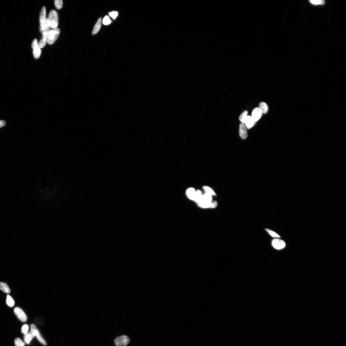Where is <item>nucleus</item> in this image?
<instances>
[{
	"label": "nucleus",
	"mask_w": 346,
	"mask_h": 346,
	"mask_svg": "<svg viewBox=\"0 0 346 346\" xmlns=\"http://www.w3.org/2000/svg\"><path fill=\"white\" fill-rule=\"evenodd\" d=\"M40 30L42 33L44 32H48L50 30V27L46 18V9L45 6H43L41 9L40 15Z\"/></svg>",
	"instance_id": "nucleus-1"
},
{
	"label": "nucleus",
	"mask_w": 346,
	"mask_h": 346,
	"mask_svg": "<svg viewBox=\"0 0 346 346\" xmlns=\"http://www.w3.org/2000/svg\"><path fill=\"white\" fill-rule=\"evenodd\" d=\"M47 19L48 25L51 28H57L58 24V18L57 13L55 10H51Z\"/></svg>",
	"instance_id": "nucleus-2"
},
{
	"label": "nucleus",
	"mask_w": 346,
	"mask_h": 346,
	"mask_svg": "<svg viewBox=\"0 0 346 346\" xmlns=\"http://www.w3.org/2000/svg\"><path fill=\"white\" fill-rule=\"evenodd\" d=\"M60 33L58 28L53 29L48 31L47 36V42L50 45L53 44L57 39Z\"/></svg>",
	"instance_id": "nucleus-3"
},
{
	"label": "nucleus",
	"mask_w": 346,
	"mask_h": 346,
	"mask_svg": "<svg viewBox=\"0 0 346 346\" xmlns=\"http://www.w3.org/2000/svg\"><path fill=\"white\" fill-rule=\"evenodd\" d=\"M130 342L129 338L125 335L118 337L114 340L116 346H126Z\"/></svg>",
	"instance_id": "nucleus-4"
},
{
	"label": "nucleus",
	"mask_w": 346,
	"mask_h": 346,
	"mask_svg": "<svg viewBox=\"0 0 346 346\" xmlns=\"http://www.w3.org/2000/svg\"><path fill=\"white\" fill-rule=\"evenodd\" d=\"M32 47L33 50V57L36 59H37L40 56L41 50L38 44V43L36 39H35L33 40L32 44Z\"/></svg>",
	"instance_id": "nucleus-5"
},
{
	"label": "nucleus",
	"mask_w": 346,
	"mask_h": 346,
	"mask_svg": "<svg viewBox=\"0 0 346 346\" xmlns=\"http://www.w3.org/2000/svg\"><path fill=\"white\" fill-rule=\"evenodd\" d=\"M14 312L16 316L18 319L23 322H26L27 319L26 314L20 308L16 307L14 310Z\"/></svg>",
	"instance_id": "nucleus-6"
},
{
	"label": "nucleus",
	"mask_w": 346,
	"mask_h": 346,
	"mask_svg": "<svg viewBox=\"0 0 346 346\" xmlns=\"http://www.w3.org/2000/svg\"><path fill=\"white\" fill-rule=\"evenodd\" d=\"M262 114L260 109L259 108H256L252 111L251 117L254 122L256 123L261 118Z\"/></svg>",
	"instance_id": "nucleus-7"
},
{
	"label": "nucleus",
	"mask_w": 346,
	"mask_h": 346,
	"mask_svg": "<svg viewBox=\"0 0 346 346\" xmlns=\"http://www.w3.org/2000/svg\"><path fill=\"white\" fill-rule=\"evenodd\" d=\"M272 245L277 250H280L285 247L286 244L284 241L281 240L275 239L272 241Z\"/></svg>",
	"instance_id": "nucleus-8"
},
{
	"label": "nucleus",
	"mask_w": 346,
	"mask_h": 346,
	"mask_svg": "<svg viewBox=\"0 0 346 346\" xmlns=\"http://www.w3.org/2000/svg\"><path fill=\"white\" fill-rule=\"evenodd\" d=\"M198 205L199 207L203 208H215L217 206L218 203L216 201L201 202L198 203Z\"/></svg>",
	"instance_id": "nucleus-9"
},
{
	"label": "nucleus",
	"mask_w": 346,
	"mask_h": 346,
	"mask_svg": "<svg viewBox=\"0 0 346 346\" xmlns=\"http://www.w3.org/2000/svg\"><path fill=\"white\" fill-rule=\"evenodd\" d=\"M239 132L240 136L242 139H246L248 136L247 132V128L244 124H240Z\"/></svg>",
	"instance_id": "nucleus-10"
},
{
	"label": "nucleus",
	"mask_w": 346,
	"mask_h": 346,
	"mask_svg": "<svg viewBox=\"0 0 346 346\" xmlns=\"http://www.w3.org/2000/svg\"><path fill=\"white\" fill-rule=\"evenodd\" d=\"M255 123H256L252 119L251 116H247L244 124L247 129H250L255 125Z\"/></svg>",
	"instance_id": "nucleus-11"
},
{
	"label": "nucleus",
	"mask_w": 346,
	"mask_h": 346,
	"mask_svg": "<svg viewBox=\"0 0 346 346\" xmlns=\"http://www.w3.org/2000/svg\"><path fill=\"white\" fill-rule=\"evenodd\" d=\"M102 25V19L100 17L96 22L92 31V34L94 35L97 33L100 30Z\"/></svg>",
	"instance_id": "nucleus-12"
},
{
	"label": "nucleus",
	"mask_w": 346,
	"mask_h": 346,
	"mask_svg": "<svg viewBox=\"0 0 346 346\" xmlns=\"http://www.w3.org/2000/svg\"><path fill=\"white\" fill-rule=\"evenodd\" d=\"M196 191L194 188H190L186 190V194L190 199L194 201Z\"/></svg>",
	"instance_id": "nucleus-13"
},
{
	"label": "nucleus",
	"mask_w": 346,
	"mask_h": 346,
	"mask_svg": "<svg viewBox=\"0 0 346 346\" xmlns=\"http://www.w3.org/2000/svg\"><path fill=\"white\" fill-rule=\"evenodd\" d=\"M47 32H44L42 33V39L39 43V46L40 48H44L46 45L47 42Z\"/></svg>",
	"instance_id": "nucleus-14"
},
{
	"label": "nucleus",
	"mask_w": 346,
	"mask_h": 346,
	"mask_svg": "<svg viewBox=\"0 0 346 346\" xmlns=\"http://www.w3.org/2000/svg\"><path fill=\"white\" fill-rule=\"evenodd\" d=\"M0 290L6 294H9L11 290L6 284L3 282H0Z\"/></svg>",
	"instance_id": "nucleus-15"
},
{
	"label": "nucleus",
	"mask_w": 346,
	"mask_h": 346,
	"mask_svg": "<svg viewBox=\"0 0 346 346\" xmlns=\"http://www.w3.org/2000/svg\"><path fill=\"white\" fill-rule=\"evenodd\" d=\"M259 108L261 110L262 113H267L268 110V107L267 104L262 102L259 104Z\"/></svg>",
	"instance_id": "nucleus-16"
},
{
	"label": "nucleus",
	"mask_w": 346,
	"mask_h": 346,
	"mask_svg": "<svg viewBox=\"0 0 346 346\" xmlns=\"http://www.w3.org/2000/svg\"><path fill=\"white\" fill-rule=\"evenodd\" d=\"M212 196L206 193L205 194L202 195L201 200L200 202L199 203L211 202L212 201Z\"/></svg>",
	"instance_id": "nucleus-17"
},
{
	"label": "nucleus",
	"mask_w": 346,
	"mask_h": 346,
	"mask_svg": "<svg viewBox=\"0 0 346 346\" xmlns=\"http://www.w3.org/2000/svg\"><path fill=\"white\" fill-rule=\"evenodd\" d=\"M202 196V194L201 191L199 190H197L196 191L194 201L197 203H199L201 200Z\"/></svg>",
	"instance_id": "nucleus-18"
},
{
	"label": "nucleus",
	"mask_w": 346,
	"mask_h": 346,
	"mask_svg": "<svg viewBox=\"0 0 346 346\" xmlns=\"http://www.w3.org/2000/svg\"><path fill=\"white\" fill-rule=\"evenodd\" d=\"M203 189L205 191L206 193L207 194H208L211 196H216V194L215 192L213 190L209 187L208 186H204L203 187Z\"/></svg>",
	"instance_id": "nucleus-19"
},
{
	"label": "nucleus",
	"mask_w": 346,
	"mask_h": 346,
	"mask_svg": "<svg viewBox=\"0 0 346 346\" xmlns=\"http://www.w3.org/2000/svg\"><path fill=\"white\" fill-rule=\"evenodd\" d=\"M6 303L10 307H13L15 305L14 301L12 299V297L9 295L7 296Z\"/></svg>",
	"instance_id": "nucleus-20"
},
{
	"label": "nucleus",
	"mask_w": 346,
	"mask_h": 346,
	"mask_svg": "<svg viewBox=\"0 0 346 346\" xmlns=\"http://www.w3.org/2000/svg\"><path fill=\"white\" fill-rule=\"evenodd\" d=\"M36 337L37 338L38 340V341L40 342L41 344H42L43 345L45 346L47 345V344L45 340L42 336H41V335H40L39 330L38 331Z\"/></svg>",
	"instance_id": "nucleus-21"
},
{
	"label": "nucleus",
	"mask_w": 346,
	"mask_h": 346,
	"mask_svg": "<svg viewBox=\"0 0 346 346\" xmlns=\"http://www.w3.org/2000/svg\"><path fill=\"white\" fill-rule=\"evenodd\" d=\"M23 338L24 341H25L26 343L27 344H29L30 341L33 338V337L31 336V335L29 333L24 335Z\"/></svg>",
	"instance_id": "nucleus-22"
},
{
	"label": "nucleus",
	"mask_w": 346,
	"mask_h": 346,
	"mask_svg": "<svg viewBox=\"0 0 346 346\" xmlns=\"http://www.w3.org/2000/svg\"><path fill=\"white\" fill-rule=\"evenodd\" d=\"M247 111H245L242 113L240 116L239 119L242 123H244L246 119L247 116Z\"/></svg>",
	"instance_id": "nucleus-23"
},
{
	"label": "nucleus",
	"mask_w": 346,
	"mask_h": 346,
	"mask_svg": "<svg viewBox=\"0 0 346 346\" xmlns=\"http://www.w3.org/2000/svg\"><path fill=\"white\" fill-rule=\"evenodd\" d=\"M16 346H24L25 344L20 338H16L14 341Z\"/></svg>",
	"instance_id": "nucleus-24"
},
{
	"label": "nucleus",
	"mask_w": 346,
	"mask_h": 346,
	"mask_svg": "<svg viewBox=\"0 0 346 346\" xmlns=\"http://www.w3.org/2000/svg\"><path fill=\"white\" fill-rule=\"evenodd\" d=\"M55 4L57 9H61L63 6V1L62 0H55Z\"/></svg>",
	"instance_id": "nucleus-25"
},
{
	"label": "nucleus",
	"mask_w": 346,
	"mask_h": 346,
	"mask_svg": "<svg viewBox=\"0 0 346 346\" xmlns=\"http://www.w3.org/2000/svg\"><path fill=\"white\" fill-rule=\"evenodd\" d=\"M309 1L311 4L314 5H323L325 3V1L322 0H312Z\"/></svg>",
	"instance_id": "nucleus-26"
},
{
	"label": "nucleus",
	"mask_w": 346,
	"mask_h": 346,
	"mask_svg": "<svg viewBox=\"0 0 346 346\" xmlns=\"http://www.w3.org/2000/svg\"><path fill=\"white\" fill-rule=\"evenodd\" d=\"M29 326L27 324L24 325L21 329V333L22 334L26 335L28 333Z\"/></svg>",
	"instance_id": "nucleus-27"
},
{
	"label": "nucleus",
	"mask_w": 346,
	"mask_h": 346,
	"mask_svg": "<svg viewBox=\"0 0 346 346\" xmlns=\"http://www.w3.org/2000/svg\"><path fill=\"white\" fill-rule=\"evenodd\" d=\"M102 22L104 25H108L111 23V21L110 20L108 16H106L104 18Z\"/></svg>",
	"instance_id": "nucleus-28"
},
{
	"label": "nucleus",
	"mask_w": 346,
	"mask_h": 346,
	"mask_svg": "<svg viewBox=\"0 0 346 346\" xmlns=\"http://www.w3.org/2000/svg\"><path fill=\"white\" fill-rule=\"evenodd\" d=\"M265 230L272 237L274 238H281L279 235L275 232L268 229H266Z\"/></svg>",
	"instance_id": "nucleus-29"
},
{
	"label": "nucleus",
	"mask_w": 346,
	"mask_h": 346,
	"mask_svg": "<svg viewBox=\"0 0 346 346\" xmlns=\"http://www.w3.org/2000/svg\"><path fill=\"white\" fill-rule=\"evenodd\" d=\"M109 15L114 20H115L118 15V12L117 11H113L109 13Z\"/></svg>",
	"instance_id": "nucleus-30"
},
{
	"label": "nucleus",
	"mask_w": 346,
	"mask_h": 346,
	"mask_svg": "<svg viewBox=\"0 0 346 346\" xmlns=\"http://www.w3.org/2000/svg\"><path fill=\"white\" fill-rule=\"evenodd\" d=\"M6 124L5 121L3 120L0 121V128L4 126Z\"/></svg>",
	"instance_id": "nucleus-31"
}]
</instances>
